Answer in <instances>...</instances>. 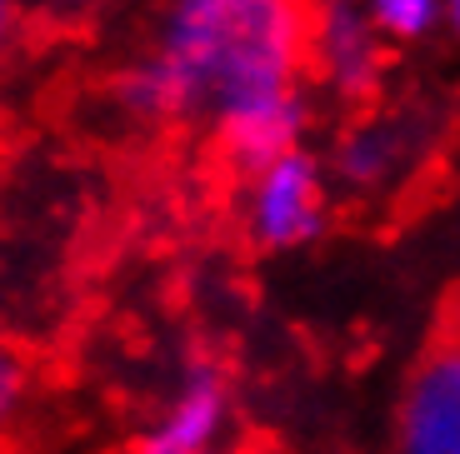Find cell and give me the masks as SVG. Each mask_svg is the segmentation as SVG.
Returning <instances> with one entry per match:
<instances>
[{
	"mask_svg": "<svg viewBox=\"0 0 460 454\" xmlns=\"http://www.w3.org/2000/svg\"><path fill=\"white\" fill-rule=\"evenodd\" d=\"M395 454H460V335L436 340L405 380Z\"/></svg>",
	"mask_w": 460,
	"mask_h": 454,
	"instance_id": "cell-4",
	"label": "cell"
},
{
	"mask_svg": "<svg viewBox=\"0 0 460 454\" xmlns=\"http://www.w3.org/2000/svg\"><path fill=\"white\" fill-rule=\"evenodd\" d=\"M15 25H21V0H0V56L11 50Z\"/></svg>",
	"mask_w": 460,
	"mask_h": 454,
	"instance_id": "cell-9",
	"label": "cell"
},
{
	"mask_svg": "<svg viewBox=\"0 0 460 454\" xmlns=\"http://www.w3.org/2000/svg\"><path fill=\"white\" fill-rule=\"evenodd\" d=\"M385 40H426L446 21V0H360Z\"/></svg>",
	"mask_w": 460,
	"mask_h": 454,
	"instance_id": "cell-7",
	"label": "cell"
},
{
	"mask_svg": "<svg viewBox=\"0 0 460 454\" xmlns=\"http://www.w3.org/2000/svg\"><path fill=\"white\" fill-rule=\"evenodd\" d=\"M25 399H31V364L11 340H0V440L21 424Z\"/></svg>",
	"mask_w": 460,
	"mask_h": 454,
	"instance_id": "cell-8",
	"label": "cell"
},
{
	"mask_svg": "<svg viewBox=\"0 0 460 454\" xmlns=\"http://www.w3.org/2000/svg\"><path fill=\"white\" fill-rule=\"evenodd\" d=\"M446 25L460 35V0H446Z\"/></svg>",
	"mask_w": 460,
	"mask_h": 454,
	"instance_id": "cell-10",
	"label": "cell"
},
{
	"mask_svg": "<svg viewBox=\"0 0 460 454\" xmlns=\"http://www.w3.org/2000/svg\"><path fill=\"white\" fill-rule=\"evenodd\" d=\"M325 210H331L325 165L305 145L245 175L241 220H245V235L261 250H300V245L321 240Z\"/></svg>",
	"mask_w": 460,
	"mask_h": 454,
	"instance_id": "cell-2",
	"label": "cell"
},
{
	"mask_svg": "<svg viewBox=\"0 0 460 454\" xmlns=\"http://www.w3.org/2000/svg\"><path fill=\"white\" fill-rule=\"evenodd\" d=\"M311 0H165L150 56L120 75L136 120H206L305 91Z\"/></svg>",
	"mask_w": 460,
	"mask_h": 454,
	"instance_id": "cell-1",
	"label": "cell"
},
{
	"mask_svg": "<svg viewBox=\"0 0 460 454\" xmlns=\"http://www.w3.org/2000/svg\"><path fill=\"white\" fill-rule=\"evenodd\" d=\"M401 170H405V135L395 126H380V120L350 126L331 150V180H341L356 195L385 190Z\"/></svg>",
	"mask_w": 460,
	"mask_h": 454,
	"instance_id": "cell-6",
	"label": "cell"
},
{
	"mask_svg": "<svg viewBox=\"0 0 460 454\" xmlns=\"http://www.w3.org/2000/svg\"><path fill=\"white\" fill-rule=\"evenodd\" d=\"M230 415H235V399H230L226 370L216 360H190L140 430L136 454H220Z\"/></svg>",
	"mask_w": 460,
	"mask_h": 454,
	"instance_id": "cell-3",
	"label": "cell"
},
{
	"mask_svg": "<svg viewBox=\"0 0 460 454\" xmlns=\"http://www.w3.org/2000/svg\"><path fill=\"white\" fill-rule=\"evenodd\" d=\"M220 454H226V450H220Z\"/></svg>",
	"mask_w": 460,
	"mask_h": 454,
	"instance_id": "cell-11",
	"label": "cell"
},
{
	"mask_svg": "<svg viewBox=\"0 0 460 454\" xmlns=\"http://www.w3.org/2000/svg\"><path fill=\"white\" fill-rule=\"evenodd\" d=\"M380 40L360 0H311V70L335 100H366L380 85Z\"/></svg>",
	"mask_w": 460,
	"mask_h": 454,
	"instance_id": "cell-5",
	"label": "cell"
}]
</instances>
